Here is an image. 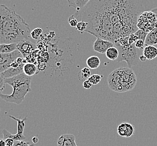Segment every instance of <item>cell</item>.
<instances>
[{"label": "cell", "mask_w": 157, "mask_h": 146, "mask_svg": "<svg viewBox=\"0 0 157 146\" xmlns=\"http://www.w3.org/2000/svg\"><path fill=\"white\" fill-rule=\"evenodd\" d=\"M32 76L26 75L24 73L10 78L4 79L5 84H7L13 87L11 95H0V98L6 102L20 105L24 101L26 95L32 92Z\"/></svg>", "instance_id": "cell-3"}, {"label": "cell", "mask_w": 157, "mask_h": 146, "mask_svg": "<svg viewBox=\"0 0 157 146\" xmlns=\"http://www.w3.org/2000/svg\"><path fill=\"white\" fill-rule=\"evenodd\" d=\"M31 39L30 28L25 20L14 10L1 5L0 44L17 43Z\"/></svg>", "instance_id": "cell-2"}, {"label": "cell", "mask_w": 157, "mask_h": 146, "mask_svg": "<svg viewBox=\"0 0 157 146\" xmlns=\"http://www.w3.org/2000/svg\"><path fill=\"white\" fill-rule=\"evenodd\" d=\"M37 70V67L33 63H26L23 67V72L29 76H33Z\"/></svg>", "instance_id": "cell-17"}, {"label": "cell", "mask_w": 157, "mask_h": 146, "mask_svg": "<svg viewBox=\"0 0 157 146\" xmlns=\"http://www.w3.org/2000/svg\"><path fill=\"white\" fill-rule=\"evenodd\" d=\"M92 84L90 82L89 80H87L85 81L84 82H83V87L85 88V89H90L91 88V87H92Z\"/></svg>", "instance_id": "cell-32"}, {"label": "cell", "mask_w": 157, "mask_h": 146, "mask_svg": "<svg viewBox=\"0 0 157 146\" xmlns=\"http://www.w3.org/2000/svg\"><path fill=\"white\" fill-rule=\"evenodd\" d=\"M136 48L135 43L130 45L128 47L117 48L119 51L117 61L119 63L125 61L130 68L137 65L138 64L139 58Z\"/></svg>", "instance_id": "cell-6"}, {"label": "cell", "mask_w": 157, "mask_h": 146, "mask_svg": "<svg viewBox=\"0 0 157 146\" xmlns=\"http://www.w3.org/2000/svg\"><path fill=\"white\" fill-rule=\"evenodd\" d=\"M5 83L4 82V79L0 75V95L2 93L3 89H5Z\"/></svg>", "instance_id": "cell-31"}, {"label": "cell", "mask_w": 157, "mask_h": 146, "mask_svg": "<svg viewBox=\"0 0 157 146\" xmlns=\"http://www.w3.org/2000/svg\"><path fill=\"white\" fill-rule=\"evenodd\" d=\"M139 60L141 61V62H145V61L147 60V59H146V57H145L144 55H142V56H139Z\"/></svg>", "instance_id": "cell-35"}, {"label": "cell", "mask_w": 157, "mask_h": 146, "mask_svg": "<svg viewBox=\"0 0 157 146\" xmlns=\"http://www.w3.org/2000/svg\"><path fill=\"white\" fill-rule=\"evenodd\" d=\"M145 41L141 40V39H138L137 41L135 43V47L139 49H144V48Z\"/></svg>", "instance_id": "cell-30"}, {"label": "cell", "mask_w": 157, "mask_h": 146, "mask_svg": "<svg viewBox=\"0 0 157 146\" xmlns=\"http://www.w3.org/2000/svg\"><path fill=\"white\" fill-rule=\"evenodd\" d=\"M137 28L147 33L152 31L157 27V15L153 10L141 13L137 20Z\"/></svg>", "instance_id": "cell-5"}, {"label": "cell", "mask_w": 157, "mask_h": 146, "mask_svg": "<svg viewBox=\"0 0 157 146\" xmlns=\"http://www.w3.org/2000/svg\"><path fill=\"white\" fill-rule=\"evenodd\" d=\"M0 6H1V5H0Z\"/></svg>", "instance_id": "cell-37"}, {"label": "cell", "mask_w": 157, "mask_h": 146, "mask_svg": "<svg viewBox=\"0 0 157 146\" xmlns=\"http://www.w3.org/2000/svg\"><path fill=\"white\" fill-rule=\"evenodd\" d=\"M58 146H78L75 142V137L72 134L62 135L57 142Z\"/></svg>", "instance_id": "cell-10"}, {"label": "cell", "mask_w": 157, "mask_h": 146, "mask_svg": "<svg viewBox=\"0 0 157 146\" xmlns=\"http://www.w3.org/2000/svg\"><path fill=\"white\" fill-rule=\"evenodd\" d=\"M32 141L34 143H37L39 142V138L37 137H34L32 138Z\"/></svg>", "instance_id": "cell-36"}, {"label": "cell", "mask_w": 157, "mask_h": 146, "mask_svg": "<svg viewBox=\"0 0 157 146\" xmlns=\"http://www.w3.org/2000/svg\"><path fill=\"white\" fill-rule=\"evenodd\" d=\"M6 146V141H5V140L2 139V138H0V146Z\"/></svg>", "instance_id": "cell-34"}, {"label": "cell", "mask_w": 157, "mask_h": 146, "mask_svg": "<svg viewBox=\"0 0 157 146\" xmlns=\"http://www.w3.org/2000/svg\"><path fill=\"white\" fill-rule=\"evenodd\" d=\"M134 34L138 37L139 39H141V40H143V41H145L146 37H147V36L148 35V33L144 32V31H143L142 30L138 29L136 32H135Z\"/></svg>", "instance_id": "cell-27"}, {"label": "cell", "mask_w": 157, "mask_h": 146, "mask_svg": "<svg viewBox=\"0 0 157 146\" xmlns=\"http://www.w3.org/2000/svg\"><path fill=\"white\" fill-rule=\"evenodd\" d=\"M149 9L148 0H91L74 15L88 23L85 32L114 42L135 33L139 15Z\"/></svg>", "instance_id": "cell-1"}, {"label": "cell", "mask_w": 157, "mask_h": 146, "mask_svg": "<svg viewBox=\"0 0 157 146\" xmlns=\"http://www.w3.org/2000/svg\"><path fill=\"white\" fill-rule=\"evenodd\" d=\"M115 46V44L113 42L98 37L96 38V40L94 43L93 48L95 52L99 54H104L106 53V52L109 48Z\"/></svg>", "instance_id": "cell-8"}, {"label": "cell", "mask_w": 157, "mask_h": 146, "mask_svg": "<svg viewBox=\"0 0 157 146\" xmlns=\"http://www.w3.org/2000/svg\"><path fill=\"white\" fill-rule=\"evenodd\" d=\"M2 133L3 134V139L6 140L7 138H11L15 141H22L26 139V137L25 136H20L17 134H12L8 130L4 129L2 131Z\"/></svg>", "instance_id": "cell-18"}, {"label": "cell", "mask_w": 157, "mask_h": 146, "mask_svg": "<svg viewBox=\"0 0 157 146\" xmlns=\"http://www.w3.org/2000/svg\"><path fill=\"white\" fill-rule=\"evenodd\" d=\"M17 43L10 44H0V53L1 54H10L17 50Z\"/></svg>", "instance_id": "cell-16"}, {"label": "cell", "mask_w": 157, "mask_h": 146, "mask_svg": "<svg viewBox=\"0 0 157 146\" xmlns=\"http://www.w3.org/2000/svg\"><path fill=\"white\" fill-rule=\"evenodd\" d=\"M148 60H153L157 57V48L154 46H146L143 49V55Z\"/></svg>", "instance_id": "cell-12"}, {"label": "cell", "mask_w": 157, "mask_h": 146, "mask_svg": "<svg viewBox=\"0 0 157 146\" xmlns=\"http://www.w3.org/2000/svg\"><path fill=\"white\" fill-rule=\"evenodd\" d=\"M43 33L42 29L38 28L35 29L31 32V37L33 40H38L39 37H40Z\"/></svg>", "instance_id": "cell-23"}, {"label": "cell", "mask_w": 157, "mask_h": 146, "mask_svg": "<svg viewBox=\"0 0 157 146\" xmlns=\"http://www.w3.org/2000/svg\"><path fill=\"white\" fill-rule=\"evenodd\" d=\"M135 130L134 126L132 124H130V123H128L127 129H126V138H129V137H132V135L135 133Z\"/></svg>", "instance_id": "cell-25"}, {"label": "cell", "mask_w": 157, "mask_h": 146, "mask_svg": "<svg viewBox=\"0 0 157 146\" xmlns=\"http://www.w3.org/2000/svg\"><path fill=\"white\" fill-rule=\"evenodd\" d=\"M106 56L110 60L114 61L117 59L119 55V51L118 49L115 46L110 47L107 50L106 53Z\"/></svg>", "instance_id": "cell-20"}, {"label": "cell", "mask_w": 157, "mask_h": 146, "mask_svg": "<svg viewBox=\"0 0 157 146\" xmlns=\"http://www.w3.org/2000/svg\"><path fill=\"white\" fill-rule=\"evenodd\" d=\"M91 76V71L88 67L83 68L78 74L79 80L82 82H84L86 80H88Z\"/></svg>", "instance_id": "cell-21"}, {"label": "cell", "mask_w": 157, "mask_h": 146, "mask_svg": "<svg viewBox=\"0 0 157 146\" xmlns=\"http://www.w3.org/2000/svg\"><path fill=\"white\" fill-rule=\"evenodd\" d=\"M6 141V146H13L15 144V140L11 138H7L5 140Z\"/></svg>", "instance_id": "cell-33"}, {"label": "cell", "mask_w": 157, "mask_h": 146, "mask_svg": "<svg viewBox=\"0 0 157 146\" xmlns=\"http://www.w3.org/2000/svg\"><path fill=\"white\" fill-rule=\"evenodd\" d=\"M86 64L89 69L94 70L100 66V59L96 56H91L87 59Z\"/></svg>", "instance_id": "cell-15"}, {"label": "cell", "mask_w": 157, "mask_h": 146, "mask_svg": "<svg viewBox=\"0 0 157 146\" xmlns=\"http://www.w3.org/2000/svg\"><path fill=\"white\" fill-rule=\"evenodd\" d=\"M70 6L73 7L79 11L82 10L91 0H66Z\"/></svg>", "instance_id": "cell-13"}, {"label": "cell", "mask_w": 157, "mask_h": 146, "mask_svg": "<svg viewBox=\"0 0 157 146\" xmlns=\"http://www.w3.org/2000/svg\"><path fill=\"white\" fill-rule=\"evenodd\" d=\"M68 22H69L70 26L72 27H76L77 25L78 22V20L76 19L75 15H72L71 16H70L68 18Z\"/></svg>", "instance_id": "cell-28"}, {"label": "cell", "mask_w": 157, "mask_h": 146, "mask_svg": "<svg viewBox=\"0 0 157 146\" xmlns=\"http://www.w3.org/2000/svg\"><path fill=\"white\" fill-rule=\"evenodd\" d=\"M9 118H11L13 120L16 121L17 122V134L20 136H24V131L25 128V121L28 119L27 116L22 119L15 118L11 115H9Z\"/></svg>", "instance_id": "cell-19"}, {"label": "cell", "mask_w": 157, "mask_h": 146, "mask_svg": "<svg viewBox=\"0 0 157 146\" xmlns=\"http://www.w3.org/2000/svg\"><path fill=\"white\" fill-rule=\"evenodd\" d=\"M25 64H22L17 68L10 67L9 68H8L6 70L3 71V73H1L0 75L2 76L3 79H6L20 75L22 73H24L23 67Z\"/></svg>", "instance_id": "cell-11"}, {"label": "cell", "mask_w": 157, "mask_h": 146, "mask_svg": "<svg viewBox=\"0 0 157 146\" xmlns=\"http://www.w3.org/2000/svg\"><path fill=\"white\" fill-rule=\"evenodd\" d=\"M87 26H88L87 22H85L84 21H79L78 22L77 26L75 27V29L79 32H85Z\"/></svg>", "instance_id": "cell-26"}, {"label": "cell", "mask_w": 157, "mask_h": 146, "mask_svg": "<svg viewBox=\"0 0 157 146\" xmlns=\"http://www.w3.org/2000/svg\"><path fill=\"white\" fill-rule=\"evenodd\" d=\"M128 123H122L117 127V133L123 137H125L126 130L127 129Z\"/></svg>", "instance_id": "cell-22"}, {"label": "cell", "mask_w": 157, "mask_h": 146, "mask_svg": "<svg viewBox=\"0 0 157 146\" xmlns=\"http://www.w3.org/2000/svg\"><path fill=\"white\" fill-rule=\"evenodd\" d=\"M157 45V27L152 31L148 33V35L145 40V45Z\"/></svg>", "instance_id": "cell-14"}, {"label": "cell", "mask_w": 157, "mask_h": 146, "mask_svg": "<svg viewBox=\"0 0 157 146\" xmlns=\"http://www.w3.org/2000/svg\"><path fill=\"white\" fill-rule=\"evenodd\" d=\"M20 57L22 55L18 50L10 54L0 53V74L9 68L12 63Z\"/></svg>", "instance_id": "cell-7"}, {"label": "cell", "mask_w": 157, "mask_h": 146, "mask_svg": "<svg viewBox=\"0 0 157 146\" xmlns=\"http://www.w3.org/2000/svg\"><path fill=\"white\" fill-rule=\"evenodd\" d=\"M138 37L135 35L134 33H132L129 35V45H132L135 43L138 40Z\"/></svg>", "instance_id": "cell-29"}, {"label": "cell", "mask_w": 157, "mask_h": 146, "mask_svg": "<svg viewBox=\"0 0 157 146\" xmlns=\"http://www.w3.org/2000/svg\"><path fill=\"white\" fill-rule=\"evenodd\" d=\"M135 73L129 67H120L113 70L107 77L110 89L119 93L130 91L136 84Z\"/></svg>", "instance_id": "cell-4"}, {"label": "cell", "mask_w": 157, "mask_h": 146, "mask_svg": "<svg viewBox=\"0 0 157 146\" xmlns=\"http://www.w3.org/2000/svg\"><path fill=\"white\" fill-rule=\"evenodd\" d=\"M101 79H102V76H100V75L93 74V75H91V76L90 77L88 80H90V82L92 84L96 85L100 82Z\"/></svg>", "instance_id": "cell-24"}, {"label": "cell", "mask_w": 157, "mask_h": 146, "mask_svg": "<svg viewBox=\"0 0 157 146\" xmlns=\"http://www.w3.org/2000/svg\"><path fill=\"white\" fill-rule=\"evenodd\" d=\"M17 50L22 54L24 58H26L33 51L36 50V45H35L32 41L21 42L17 43Z\"/></svg>", "instance_id": "cell-9"}]
</instances>
